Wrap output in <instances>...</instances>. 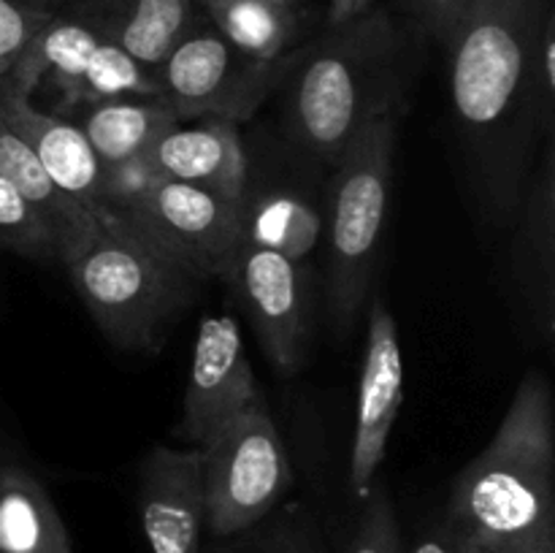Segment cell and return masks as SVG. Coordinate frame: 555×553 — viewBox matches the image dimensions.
<instances>
[{
  "label": "cell",
  "mask_w": 555,
  "mask_h": 553,
  "mask_svg": "<svg viewBox=\"0 0 555 553\" xmlns=\"http://www.w3.org/2000/svg\"><path fill=\"white\" fill-rule=\"evenodd\" d=\"M547 11V0H472L448 38L455 123L496 215L520 204L537 133H553L531 90V57Z\"/></svg>",
  "instance_id": "obj_1"
},
{
  "label": "cell",
  "mask_w": 555,
  "mask_h": 553,
  "mask_svg": "<svg viewBox=\"0 0 555 553\" xmlns=\"http://www.w3.org/2000/svg\"><path fill=\"white\" fill-rule=\"evenodd\" d=\"M444 526L504 551L555 553L553 396L540 369L520 380L493 439L461 470Z\"/></svg>",
  "instance_id": "obj_2"
},
{
  "label": "cell",
  "mask_w": 555,
  "mask_h": 553,
  "mask_svg": "<svg viewBox=\"0 0 555 553\" xmlns=\"http://www.w3.org/2000/svg\"><path fill=\"white\" fill-rule=\"evenodd\" d=\"M285 76L293 136L336 163L361 130L393 117L404 92V38L385 11L372 9L291 57Z\"/></svg>",
  "instance_id": "obj_3"
},
{
  "label": "cell",
  "mask_w": 555,
  "mask_h": 553,
  "mask_svg": "<svg viewBox=\"0 0 555 553\" xmlns=\"http://www.w3.org/2000/svg\"><path fill=\"white\" fill-rule=\"evenodd\" d=\"M63 266L98 329L125 350H157L193 298V276L106 209Z\"/></svg>",
  "instance_id": "obj_4"
},
{
  "label": "cell",
  "mask_w": 555,
  "mask_h": 553,
  "mask_svg": "<svg viewBox=\"0 0 555 553\" xmlns=\"http://www.w3.org/2000/svg\"><path fill=\"white\" fill-rule=\"evenodd\" d=\"M396 117L377 119L334 163L328 228V314L347 331L372 285L393 179Z\"/></svg>",
  "instance_id": "obj_5"
},
{
  "label": "cell",
  "mask_w": 555,
  "mask_h": 553,
  "mask_svg": "<svg viewBox=\"0 0 555 553\" xmlns=\"http://www.w3.org/2000/svg\"><path fill=\"white\" fill-rule=\"evenodd\" d=\"M206 529L231 537L274 513L293 472L274 417L263 404L222 426L198 448Z\"/></svg>",
  "instance_id": "obj_6"
},
{
  "label": "cell",
  "mask_w": 555,
  "mask_h": 553,
  "mask_svg": "<svg viewBox=\"0 0 555 553\" xmlns=\"http://www.w3.org/2000/svg\"><path fill=\"white\" fill-rule=\"evenodd\" d=\"M43 79L63 92L65 106H90L128 95L163 98L155 70L135 63L117 43L74 16L54 14L36 33L14 68L3 76V85L33 95L38 81Z\"/></svg>",
  "instance_id": "obj_7"
},
{
  "label": "cell",
  "mask_w": 555,
  "mask_h": 553,
  "mask_svg": "<svg viewBox=\"0 0 555 553\" xmlns=\"http://www.w3.org/2000/svg\"><path fill=\"white\" fill-rule=\"evenodd\" d=\"M291 60L260 63L225 41L215 27L195 25L157 68L163 98L179 119L220 117L244 123L287 74Z\"/></svg>",
  "instance_id": "obj_8"
},
{
  "label": "cell",
  "mask_w": 555,
  "mask_h": 553,
  "mask_svg": "<svg viewBox=\"0 0 555 553\" xmlns=\"http://www.w3.org/2000/svg\"><path fill=\"white\" fill-rule=\"evenodd\" d=\"M117 217L130 222L195 282L231 274L244 244L242 204L166 177L141 204Z\"/></svg>",
  "instance_id": "obj_9"
},
{
  "label": "cell",
  "mask_w": 555,
  "mask_h": 553,
  "mask_svg": "<svg viewBox=\"0 0 555 553\" xmlns=\"http://www.w3.org/2000/svg\"><path fill=\"white\" fill-rule=\"evenodd\" d=\"M404 404V352L399 325L383 296L372 298L366 320L361 380H358L356 428L350 448V491L358 502L377 488V472L388 455L390 432Z\"/></svg>",
  "instance_id": "obj_10"
},
{
  "label": "cell",
  "mask_w": 555,
  "mask_h": 553,
  "mask_svg": "<svg viewBox=\"0 0 555 553\" xmlns=\"http://www.w3.org/2000/svg\"><path fill=\"white\" fill-rule=\"evenodd\" d=\"M258 404L263 401L236 318L228 312L204 314L195 334L179 434L190 448H201Z\"/></svg>",
  "instance_id": "obj_11"
},
{
  "label": "cell",
  "mask_w": 555,
  "mask_h": 553,
  "mask_svg": "<svg viewBox=\"0 0 555 553\" xmlns=\"http://www.w3.org/2000/svg\"><path fill=\"white\" fill-rule=\"evenodd\" d=\"M228 280L247 304L269 361L285 374L301 369L309 345L307 274L301 263L244 242Z\"/></svg>",
  "instance_id": "obj_12"
},
{
  "label": "cell",
  "mask_w": 555,
  "mask_h": 553,
  "mask_svg": "<svg viewBox=\"0 0 555 553\" xmlns=\"http://www.w3.org/2000/svg\"><path fill=\"white\" fill-rule=\"evenodd\" d=\"M139 515L152 553H204L198 448H152L139 472Z\"/></svg>",
  "instance_id": "obj_13"
},
{
  "label": "cell",
  "mask_w": 555,
  "mask_h": 553,
  "mask_svg": "<svg viewBox=\"0 0 555 553\" xmlns=\"http://www.w3.org/2000/svg\"><path fill=\"white\" fill-rule=\"evenodd\" d=\"M150 160L160 177L195 184L242 204L247 190V155L238 125L220 117L179 119L150 146Z\"/></svg>",
  "instance_id": "obj_14"
},
{
  "label": "cell",
  "mask_w": 555,
  "mask_h": 553,
  "mask_svg": "<svg viewBox=\"0 0 555 553\" xmlns=\"http://www.w3.org/2000/svg\"><path fill=\"white\" fill-rule=\"evenodd\" d=\"M0 119L25 141L52 177V182L70 198L81 201L92 211H101L103 163L87 141L79 123L41 112L33 106L30 95L3 85L0 92Z\"/></svg>",
  "instance_id": "obj_15"
},
{
  "label": "cell",
  "mask_w": 555,
  "mask_h": 553,
  "mask_svg": "<svg viewBox=\"0 0 555 553\" xmlns=\"http://www.w3.org/2000/svg\"><path fill=\"white\" fill-rule=\"evenodd\" d=\"M195 0H81L74 20L155 70L195 25Z\"/></svg>",
  "instance_id": "obj_16"
},
{
  "label": "cell",
  "mask_w": 555,
  "mask_h": 553,
  "mask_svg": "<svg viewBox=\"0 0 555 553\" xmlns=\"http://www.w3.org/2000/svg\"><path fill=\"white\" fill-rule=\"evenodd\" d=\"M0 177L9 179L22 198L52 228L60 247V263L70 258L98 228V211L70 198L52 182L30 146L0 119Z\"/></svg>",
  "instance_id": "obj_17"
},
{
  "label": "cell",
  "mask_w": 555,
  "mask_h": 553,
  "mask_svg": "<svg viewBox=\"0 0 555 553\" xmlns=\"http://www.w3.org/2000/svg\"><path fill=\"white\" fill-rule=\"evenodd\" d=\"M555 171H553V133H547L542 173L531 193L529 211L520 226L518 276L529 301L531 318L542 331V339L553 336V233H555Z\"/></svg>",
  "instance_id": "obj_18"
},
{
  "label": "cell",
  "mask_w": 555,
  "mask_h": 553,
  "mask_svg": "<svg viewBox=\"0 0 555 553\" xmlns=\"http://www.w3.org/2000/svg\"><path fill=\"white\" fill-rule=\"evenodd\" d=\"M177 123L179 114L168 106L166 98L128 95L90 103L79 128L103 166H112L150 152V146Z\"/></svg>",
  "instance_id": "obj_19"
},
{
  "label": "cell",
  "mask_w": 555,
  "mask_h": 553,
  "mask_svg": "<svg viewBox=\"0 0 555 553\" xmlns=\"http://www.w3.org/2000/svg\"><path fill=\"white\" fill-rule=\"evenodd\" d=\"M0 553H74L47 488L25 470H0Z\"/></svg>",
  "instance_id": "obj_20"
},
{
  "label": "cell",
  "mask_w": 555,
  "mask_h": 553,
  "mask_svg": "<svg viewBox=\"0 0 555 553\" xmlns=\"http://www.w3.org/2000/svg\"><path fill=\"white\" fill-rule=\"evenodd\" d=\"M242 239L304 263L323 239V217L293 193L269 190L255 198L247 193L242 201Z\"/></svg>",
  "instance_id": "obj_21"
},
{
  "label": "cell",
  "mask_w": 555,
  "mask_h": 553,
  "mask_svg": "<svg viewBox=\"0 0 555 553\" xmlns=\"http://www.w3.org/2000/svg\"><path fill=\"white\" fill-rule=\"evenodd\" d=\"M204 9L211 27L231 47L260 63L280 60L296 36V5L276 0H215Z\"/></svg>",
  "instance_id": "obj_22"
},
{
  "label": "cell",
  "mask_w": 555,
  "mask_h": 553,
  "mask_svg": "<svg viewBox=\"0 0 555 553\" xmlns=\"http://www.w3.org/2000/svg\"><path fill=\"white\" fill-rule=\"evenodd\" d=\"M209 553H334V548L309 510L276 507L238 535L215 537Z\"/></svg>",
  "instance_id": "obj_23"
},
{
  "label": "cell",
  "mask_w": 555,
  "mask_h": 553,
  "mask_svg": "<svg viewBox=\"0 0 555 553\" xmlns=\"http://www.w3.org/2000/svg\"><path fill=\"white\" fill-rule=\"evenodd\" d=\"M0 247L14 249L25 258L60 260V247L52 228L3 177H0Z\"/></svg>",
  "instance_id": "obj_24"
},
{
  "label": "cell",
  "mask_w": 555,
  "mask_h": 553,
  "mask_svg": "<svg viewBox=\"0 0 555 553\" xmlns=\"http://www.w3.org/2000/svg\"><path fill=\"white\" fill-rule=\"evenodd\" d=\"M334 553H404L399 518L385 488H374L361 502V515Z\"/></svg>",
  "instance_id": "obj_25"
},
{
  "label": "cell",
  "mask_w": 555,
  "mask_h": 553,
  "mask_svg": "<svg viewBox=\"0 0 555 553\" xmlns=\"http://www.w3.org/2000/svg\"><path fill=\"white\" fill-rule=\"evenodd\" d=\"M160 171L150 155H135L128 160L112 163L103 168V190H101V209L114 211V215H125L133 209L135 204L146 198L160 182Z\"/></svg>",
  "instance_id": "obj_26"
},
{
  "label": "cell",
  "mask_w": 555,
  "mask_h": 553,
  "mask_svg": "<svg viewBox=\"0 0 555 553\" xmlns=\"http://www.w3.org/2000/svg\"><path fill=\"white\" fill-rule=\"evenodd\" d=\"M54 14L33 11L14 0H0V76L9 74L16 60L25 54L36 33L52 20Z\"/></svg>",
  "instance_id": "obj_27"
},
{
  "label": "cell",
  "mask_w": 555,
  "mask_h": 553,
  "mask_svg": "<svg viewBox=\"0 0 555 553\" xmlns=\"http://www.w3.org/2000/svg\"><path fill=\"white\" fill-rule=\"evenodd\" d=\"M472 0H406L417 25L437 41L448 43Z\"/></svg>",
  "instance_id": "obj_28"
},
{
  "label": "cell",
  "mask_w": 555,
  "mask_h": 553,
  "mask_svg": "<svg viewBox=\"0 0 555 553\" xmlns=\"http://www.w3.org/2000/svg\"><path fill=\"white\" fill-rule=\"evenodd\" d=\"M404 553H453V540H450L448 526H431V529L421 531Z\"/></svg>",
  "instance_id": "obj_29"
},
{
  "label": "cell",
  "mask_w": 555,
  "mask_h": 553,
  "mask_svg": "<svg viewBox=\"0 0 555 553\" xmlns=\"http://www.w3.org/2000/svg\"><path fill=\"white\" fill-rule=\"evenodd\" d=\"M374 0H331L328 3V27L345 25V22L358 20L366 11H372Z\"/></svg>",
  "instance_id": "obj_30"
},
{
  "label": "cell",
  "mask_w": 555,
  "mask_h": 553,
  "mask_svg": "<svg viewBox=\"0 0 555 553\" xmlns=\"http://www.w3.org/2000/svg\"><path fill=\"white\" fill-rule=\"evenodd\" d=\"M450 540H453V553H520V551H504V548L486 545V542L469 540V537H459L453 535V531H450Z\"/></svg>",
  "instance_id": "obj_31"
},
{
  "label": "cell",
  "mask_w": 555,
  "mask_h": 553,
  "mask_svg": "<svg viewBox=\"0 0 555 553\" xmlns=\"http://www.w3.org/2000/svg\"><path fill=\"white\" fill-rule=\"evenodd\" d=\"M14 3L25 5V9H33V11H47V14H54V5H57L60 0H14Z\"/></svg>",
  "instance_id": "obj_32"
},
{
  "label": "cell",
  "mask_w": 555,
  "mask_h": 553,
  "mask_svg": "<svg viewBox=\"0 0 555 553\" xmlns=\"http://www.w3.org/2000/svg\"><path fill=\"white\" fill-rule=\"evenodd\" d=\"M195 3H198V5H209V3H215V0H195ZM276 3H285V5H296V0H276Z\"/></svg>",
  "instance_id": "obj_33"
},
{
  "label": "cell",
  "mask_w": 555,
  "mask_h": 553,
  "mask_svg": "<svg viewBox=\"0 0 555 553\" xmlns=\"http://www.w3.org/2000/svg\"><path fill=\"white\" fill-rule=\"evenodd\" d=\"M0 92H3V76H0Z\"/></svg>",
  "instance_id": "obj_34"
}]
</instances>
